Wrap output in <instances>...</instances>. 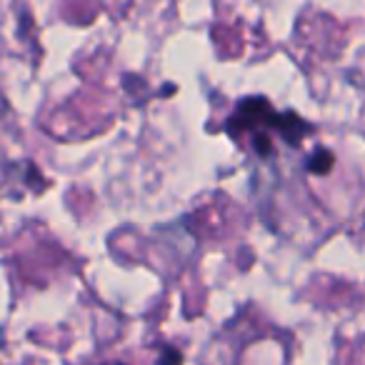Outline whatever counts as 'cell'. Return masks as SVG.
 Masks as SVG:
<instances>
[{
    "label": "cell",
    "mask_w": 365,
    "mask_h": 365,
    "mask_svg": "<svg viewBox=\"0 0 365 365\" xmlns=\"http://www.w3.org/2000/svg\"><path fill=\"white\" fill-rule=\"evenodd\" d=\"M225 133L233 138H240L245 133L250 140V148L258 155L268 158L273 155V138L285 140L290 148H298L308 138L310 125L305 120H300L295 113H278L270 106V101L253 96L238 103L230 120L225 123Z\"/></svg>",
    "instance_id": "6da1fadb"
},
{
    "label": "cell",
    "mask_w": 365,
    "mask_h": 365,
    "mask_svg": "<svg viewBox=\"0 0 365 365\" xmlns=\"http://www.w3.org/2000/svg\"><path fill=\"white\" fill-rule=\"evenodd\" d=\"M333 163H335L333 153L323 150V148H320V150H315L313 158L308 160V168L313 173H318V175H325V173H330V165H333Z\"/></svg>",
    "instance_id": "7a4b0ae2"
},
{
    "label": "cell",
    "mask_w": 365,
    "mask_h": 365,
    "mask_svg": "<svg viewBox=\"0 0 365 365\" xmlns=\"http://www.w3.org/2000/svg\"><path fill=\"white\" fill-rule=\"evenodd\" d=\"M180 363H182L180 350H175V348H163V353H160V358H158L155 365H180Z\"/></svg>",
    "instance_id": "3957f363"
},
{
    "label": "cell",
    "mask_w": 365,
    "mask_h": 365,
    "mask_svg": "<svg viewBox=\"0 0 365 365\" xmlns=\"http://www.w3.org/2000/svg\"><path fill=\"white\" fill-rule=\"evenodd\" d=\"M106 365H125V363H106Z\"/></svg>",
    "instance_id": "277c9868"
}]
</instances>
